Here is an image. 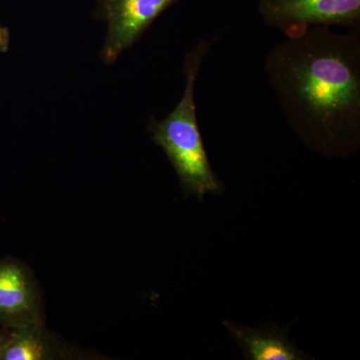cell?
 I'll return each instance as SVG.
<instances>
[{
    "instance_id": "7a4b0ae2",
    "label": "cell",
    "mask_w": 360,
    "mask_h": 360,
    "mask_svg": "<svg viewBox=\"0 0 360 360\" xmlns=\"http://www.w3.org/2000/svg\"><path fill=\"white\" fill-rule=\"evenodd\" d=\"M212 41L201 39L184 59L186 89L174 110L161 122L150 123L151 141L163 149L179 175L186 196L201 200L206 193H219L222 186L210 167L195 104V84Z\"/></svg>"
},
{
    "instance_id": "6da1fadb",
    "label": "cell",
    "mask_w": 360,
    "mask_h": 360,
    "mask_svg": "<svg viewBox=\"0 0 360 360\" xmlns=\"http://www.w3.org/2000/svg\"><path fill=\"white\" fill-rule=\"evenodd\" d=\"M265 73L288 124L324 155L360 143V30L314 26L276 44Z\"/></svg>"
},
{
    "instance_id": "8992f818",
    "label": "cell",
    "mask_w": 360,
    "mask_h": 360,
    "mask_svg": "<svg viewBox=\"0 0 360 360\" xmlns=\"http://www.w3.org/2000/svg\"><path fill=\"white\" fill-rule=\"evenodd\" d=\"M234 340L238 341L246 359L252 360H302L307 355L293 345L285 331L274 326L250 328L231 321H224Z\"/></svg>"
},
{
    "instance_id": "52a82bcc",
    "label": "cell",
    "mask_w": 360,
    "mask_h": 360,
    "mask_svg": "<svg viewBox=\"0 0 360 360\" xmlns=\"http://www.w3.org/2000/svg\"><path fill=\"white\" fill-rule=\"evenodd\" d=\"M58 354L40 321L9 331L2 360H49L58 359Z\"/></svg>"
},
{
    "instance_id": "277c9868",
    "label": "cell",
    "mask_w": 360,
    "mask_h": 360,
    "mask_svg": "<svg viewBox=\"0 0 360 360\" xmlns=\"http://www.w3.org/2000/svg\"><path fill=\"white\" fill-rule=\"evenodd\" d=\"M98 16L108 22V34L101 58L115 63L125 49L134 45L161 13L177 0H96Z\"/></svg>"
},
{
    "instance_id": "5b68a950",
    "label": "cell",
    "mask_w": 360,
    "mask_h": 360,
    "mask_svg": "<svg viewBox=\"0 0 360 360\" xmlns=\"http://www.w3.org/2000/svg\"><path fill=\"white\" fill-rule=\"evenodd\" d=\"M40 321L39 291L30 272L15 262H0V326L13 329Z\"/></svg>"
},
{
    "instance_id": "9c48e42d",
    "label": "cell",
    "mask_w": 360,
    "mask_h": 360,
    "mask_svg": "<svg viewBox=\"0 0 360 360\" xmlns=\"http://www.w3.org/2000/svg\"><path fill=\"white\" fill-rule=\"evenodd\" d=\"M7 335H8V333L0 330V360H2V354H4V347H6Z\"/></svg>"
},
{
    "instance_id": "3957f363",
    "label": "cell",
    "mask_w": 360,
    "mask_h": 360,
    "mask_svg": "<svg viewBox=\"0 0 360 360\" xmlns=\"http://www.w3.org/2000/svg\"><path fill=\"white\" fill-rule=\"evenodd\" d=\"M265 25L295 37L314 26L360 30V0H257Z\"/></svg>"
},
{
    "instance_id": "ba28073f",
    "label": "cell",
    "mask_w": 360,
    "mask_h": 360,
    "mask_svg": "<svg viewBox=\"0 0 360 360\" xmlns=\"http://www.w3.org/2000/svg\"><path fill=\"white\" fill-rule=\"evenodd\" d=\"M9 44V34L6 28L0 25V51H6Z\"/></svg>"
}]
</instances>
